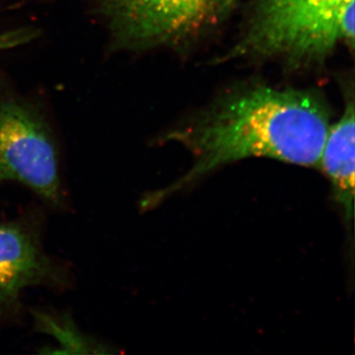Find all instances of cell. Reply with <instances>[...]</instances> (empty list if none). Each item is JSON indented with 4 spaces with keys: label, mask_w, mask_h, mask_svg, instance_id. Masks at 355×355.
I'll return each mask as SVG.
<instances>
[{
    "label": "cell",
    "mask_w": 355,
    "mask_h": 355,
    "mask_svg": "<svg viewBox=\"0 0 355 355\" xmlns=\"http://www.w3.org/2000/svg\"><path fill=\"white\" fill-rule=\"evenodd\" d=\"M116 46L182 51L216 32L241 0H96Z\"/></svg>",
    "instance_id": "3957f363"
},
{
    "label": "cell",
    "mask_w": 355,
    "mask_h": 355,
    "mask_svg": "<svg viewBox=\"0 0 355 355\" xmlns=\"http://www.w3.org/2000/svg\"><path fill=\"white\" fill-rule=\"evenodd\" d=\"M64 280L32 230L15 222L0 223V321L18 310L28 287L62 286Z\"/></svg>",
    "instance_id": "5b68a950"
},
{
    "label": "cell",
    "mask_w": 355,
    "mask_h": 355,
    "mask_svg": "<svg viewBox=\"0 0 355 355\" xmlns=\"http://www.w3.org/2000/svg\"><path fill=\"white\" fill-rule=\"evenodd\" d=\"M16 182L53 205L64 200L51 135L32 111L14 101L0 103V183Z\"/></svg>",
    "instance_id": "277c9868"
},
{
    "label": "cell",
    "mask_w": 355,
    "mask_h": 355,
    "mask_svg": "<svg viewBox=\"0 0 355 355\" xmlns=\"http://www.w3.org/2000/svg\"><path fill=\"white\" fill-rule=\"evenodd\" d=\"M35 318L40 331L53 336L60 343L62 349L58 354H97L99 352L95 347H102L87 340L69 319L42 312L36 313Z\"/></svg>",
    "instance_id": "52a82bcc"
},
{
    "label": "cell",
    "mask_w": 355,
    "mask_h": 355,
    "mask_svg": "<svg viewBox=\"0 0 355 355\" xmlns=\"http://www.w3.org/2000/svg\"><path fill=\"white\" fill-rule=\"evenodd\" d=\"M331 113L323 97L309 90L254 84L236 88L175 128L166 141L183 146L193 158L183 177L146 198L157 205L210 172L243 159H275L319 167Z\"/></svg>",
    "instance_id": "6da1fadb"
},
{
    "label": "cell",
    "mask_w": 355,
    "mask_h": 355,
    "mask_svg": "<svg viewBox=\"0 0 355 355\" xmlns=\"http://www.w3.org/2000/svg\"><path fill=\"white\" fill-rule=\"evenodd\" d=\"M342 46L354 48V0H252L225 60H273L304 69L323 65Z\"/></svg>",
    "instance_id": "7a4b0ae2"
},
{
    "label": "cell",
    "mask_w": 355,
    "mask_h": 355,
    "mask_svg": "<svg viewBox=\"0 0 355 355\" xmlns=\"http://www.w3.org/2000/svg\"><path fill=\"white\" fill-rule=\"evenodd\" d=\"M354 95L347 97L340 120L329 128L319 167L329 177L345 221L354 214L355 123Z\"/></svg>",
    "instance_id": "8992f818"
}]
</instances>
